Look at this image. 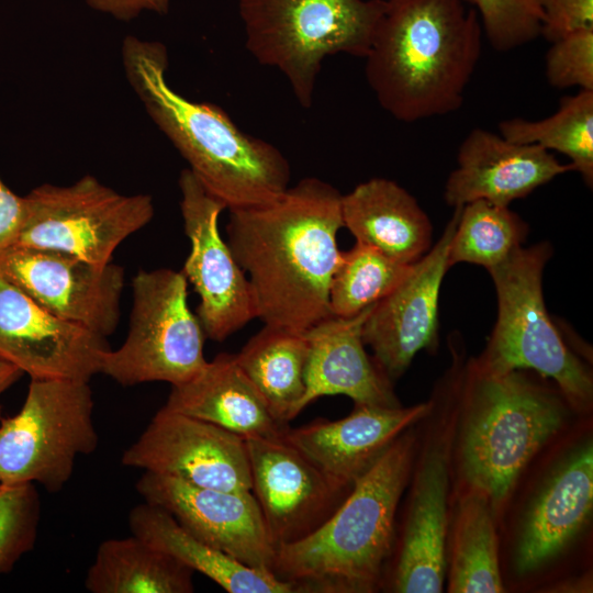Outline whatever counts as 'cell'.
Instances as JSON below:
<instances>
[{"instance_id":"8992f818","label":"cell","mask_w":593,"mask_h":593,"mask_svg":"<svg viewBox=\"0 0 593 593\" xmlns=\"http://www.w3.org/2000/svg\"><path fill=\"white\" fill-rule=\"evenodd\" d=\"M245 46L261 66L278 69L301 107L313 103L323 60L365 58L384 0H237Z\"/></svg>"},{"instance_id":"e575fe53","label":"cell","mask_w":593,"mask_h":593,"mask_svg":"<svg viewBox=\"0 0 593 593\" xmlns=\"http://www.w3.org/2000/svg\"><path fill=\"white\" fill-rule=\"evenodd\" d=\"M541 12L542 35L552 43L584 29L593 27V0H535Z\"/></svg>"},{"instance_id":"30bf717a","label":"cell","mask_w":593,"mask_h":593,"mask_svg":"<svg viewBox=\"0 0 593 593\" xmlns=\"http://www.w3.org/2000/svg\"><path fill=\"white\" fill-rule=\"evenodd\" d=\"M25 199V219L15 244L49 248L98 265L146 226L155 208L148 194H121L86 175L69 186L42 184Z\"/></svg>"},{"instance_id":"ba28073f","label":"cell","mask_w":593,"mask_h":593,"mask_svg":"<svg viewBox=\"0 0 593 593\" xmlns=\"http://www.w3.org/2000/svg\"><path fill=\"white\" fill-rule=\"evenodd\" d=\"M89 382L31 379L21 410L0 421V483H38L58 493L98 433Z\"/></svg>"},{"instance_id":"74e56055","label":"cell","mask_w":593,"mask_h":593,"mask_svg":"<svg viewBox=\"0 0 593 593\" xmlns=\"http://www.w3.org/2000/svg\"><path fill=\"white\" fill-rule=\"evenodd\" d=\"M22 374L23 371L21 369L0 357V395L11 385H13ZM1 419L2 416L0 405V421Z\"/></svg>"},{"instance_id":"484cf974","label":"cell","mask_w":593,"mask_h":593,"mask_svg":"<svg viewBox=\"0 0 593 593\" xmlns=\"http://www.w3.org/2000/svg\"><path fill=\"white\" fill-rule=\"evenodd\" d=\"M309 340L305 332L265 325L235 358L281 425L296 417L305 393Z\"/></svg>"},{"instance_id":"d4e9b609","label":"cell","mask_w":593,"mask_h":593,"mask_svg":"<svg viewBox=\"0 0 593 593\" xmlns=\"http://www.w3.org/2000/svg\"><path fill=\"white\" fill-rule=\"evenodd\" d=\"M132 535L200 572L228 593H292L272 573L247 567L186 530L164 508L144 502L128 514Z\"/></svg>"},{"instance_id":"4fadbf2b","label":"cell","mask_w":593,"mask_h":593,"mask_svg":"<svg viewBox=\"0 0 593 593\" xmlns=\"http://www.w3.org/2000/svg\"><path fill=\"white\" fill-rule=\"evenodd\" d=\"M122 463L201 488L251 491L245 438L164 406L125 449Z\"/></svg>"},{"instance_id":"603a6c76","label":"cell","mask_w":593,"mask_h":593,"mask_svg":"<svg viewBox=\"0 0 593 593\" xmlns=\"http://www.w3.org/2000/svg\"><path fill=\"white\" fill-rule=\"evenodd\" d=\"M343 227L356 242L412 265L432 247L433 226L416 199L398 182L372 178L342 194Z\"/></svg>"},{"instance_id":"6da1fadb","label":"cell","mask_w":593,"mask_h":593,"mask_svg":"<svg viewBox=\"0 0 593 593\" xmlns=\"http://www.w3.org/2000/svg\"><path fill=\"white\" fill-rule=\"evenodd\" d=\"M340 199L331 183L306 177L271 202L230 210L226 242L265 325L306 332L332 315Z\"/></svg>"},{"instance_id":"f546056e","label":"cell","mask_w":593,"mask_h":593,"mask_svg":"<svg viewBox=\"0 0 593 593\" xmlns=\"http://www.w3.org/2000/svg\"><path fill=\"white\" fill-rule=\"evenodd\" d=\"M527 223L510 206L477 200L460 209L448 248V265L467 262L486 270L523 246Z\"/></svg>"},{"instance_id":"f1b7e54d","label":"cell","mask_w":593,"mask_h":593,"mask_svg":"<svg viewBox=\"0 0 593 593\" xmlns=\"http://www.w3.org/2000/svg\"><path fill=\"white\" fill-rule=\"evenodd\" d=\"M504 586L499 567L496 534L488 499L466 496L456 521L449 592L497 593Z\"/></svg>"},{"instance_id":"836d02e7","label":"cell","mask_w":593,"mask_h":593,"mask_svg":"<svg viewBox=\"0 0 593 593\" xmlns=\"http://www.w3.org/2000/svg\"><path fill=\"white\" fill-rule=\"evenodd\" d=\"M551 44L545 58L549 85L593 90V27L572 32Z\"/></svg>"},{"instance_id":"4dcf8cb0","label":"cell","mask_w":593,"mask_h":593,"mask_svg":"<svg viewBox=\"0 0 593 593\" xmlns=\"http://www.w3.org/2000/svg\"><path fill=\"white\" fill-rule=\"evenodd\" d=\"M412 265L356 242L349 250L340 251L333 272L328 293L331 314L349 317L373 305L405 278Z\"/></svg>"},{"instance_id":"9c48e42d","label":"cell","mask_w":593,"mask_h":593,"mask_svg":"<svg viewBox=\"0 0 593 593\" xmlns=\"http://www.w3.org/2000/svg\"><path fill=\"white\" fill-rule=\"evenodd\" d=\"M187 278L168 268L139 270L126 339L108 349L100 372L124 387L192 379L206 363L204 332L187 301Z\"/></svg>"},{"instance_id":"5bb4252c","label":"cell","mask_w":593,"mask_h":593,"mask_svg":"<svg viewBox=\"0 0 593 593\" xmlns=\"http://www.w3.org/2000/svg\"><path fill=\"white\" fill-rule=\"evenodd\" d=\"M135 488L144 502L164 508L200 540L247 567L271 573L276 546L251 491L201 488L148 471Z\"/></svg>"},{"instance_id":"7a4b0ae2","label":"cell","mask_w":593,"mask_h":593,"mask_svg":"<svg viewBox=\"0 0 593 593\" xmlns=\"http://www.w3.org/2000/svg\"><path fill=\"white\" fill-rule=\"evenodd\" d=\"M121 52L127 82L146 113L225 209L265 204L289 188L290 164L275 145L243 132L219 105L170 87L163 43L126 36Z\"/></svg>"},{"instance_id":"d6986e66","label":"cell","mask_w":593,"mask_h":593,"mask_svg":"<svg viewBox=\"0 0 593 593\" xmlns=\"http://www.w3.org/2000/svg\"><path fill=\"white\" fill-rule=\"evenodd\" d=\"M430 409L429 403L409 407L356 404L344 418H318L296 428L288 427L283 438L332 481L351 489L404 430Z\"/></svg>"},{"instance_id":"8fae6325","label":"cell","mask_w":593,"mask_h":593,"mask_svg":"<svg viewBox=\"0 0 593 593\" xmlns=\"http://www.w3.org/2000/svg\"><path fill=\"white\" fill-rule=\"evenodd\" d=\"M178 184L184 233L191 246L181 272L199 294L197 316L205 337L221 343L256 318L250 284L219 230L224 204L189 168L180 172Z\"/></svg>"},{"instance_id":"83f0119b","label":"cell","mask_w":593,"mask_h":593,"mask_svg":"<svg viewBox=\"0 0 593 593\" xmlns=\"http://www.w3.org/2000/svg\"><path fill=\"white\" fill-rule=\"evenodd\" d=\"M506 139L538 145L570 159L585 184H593V90H580L563 97L558 110L541 120L507 119L499 124Z\"/></svg>"},{"instance_id":"52a82bcc","label":"cell","mask_w":593,"mask_h":593,"mask_svg":"<svg viewBox=\"0 0 593 593\" xmlns=\"http://www.w3.org/2000/svg\"><path fill=\"white\" fill-rule=\"evenodd\" d=\"M551 256L546 242L521 246L488 270L496 291L497 317L474 365L496 373L533 370L553 380L572 405L585 409L593 395L591 371L563 340L544 299L542 276Z\"/></svg>"},{"instance_id":"ffe728a7","label":"cell","mask_w":593,"mask_h":593,"mask_svg":"<svg viewBox=\"0 0 593 593\" xmlns=\"http://www.w3.org/2000/svg\"><path fill=\"white\" fill-rule=\"evenodd\" d=\"M371 307L349 317L331 315L305 332L309 356L301 411L325 395H346L355 404L402 406L392 381L365 349L362 324Z\"/></svg>"},{"instance_id":"cb8c5ba5","label":"cell","mask_w":593,"mask_h":593,"mask_svg":"<svg viewBox=\"0 0 593 593\" xmlns=\"http://www.w3.org/2000/svg\"><path fill=\"white\" fill-rule=\"evenodd\" d=\"M448 467L439 450L419 469L393 577L401 593L441 592L446 555Z\"/></svg>"},{"instance_id":"ac0fdd59","label":"cell","mask_w":593,"mask_h":593,"mask_svg":"<svg viewBox=\"0 0 593 593\" xmlns=\"http://www.w3.org/2000/svg\"><path fill=\"white\" fill-rule=\"evenodd\" d=\"M568 171H573L571 164H561L538 145L473 128L458 149L457 167L447 178L444 198L454 208L477 200L508 206Z\"/></svg>"},{"instance_id":"2e32d148","label":"cell","mask_w":593,"mask_h":593,"mask_svg":"<svg viewBox=\"0 0 593 593\" xmlns=\"http://www.w3.org/2000/svg\"><path fill=\"white\" fill-rule=\"evenodd\" d=\"M246 444L251 492L276 548L315 532L351 490L327 478L284 438Z\"/></svg>"},{"instance_id":"d590c367","label":"cell","mask_w":593,"mask_h":593,"mask_svg":"<svg viewBox=\"0 0 593 593\" xmlns=\"http://www.w3.org/2000/svg\"><path fill=\"white\" fill-rule=\"evenodd\" d=\"M25 219V199L0 178V253L14 245Z\"/></svg>"},{"instance_id":"4316f807","label":"cell","mask_w":593,"mask_h":593,"mask_svg":"<svg viewBox=\"0 0 593 593\" xmlns=\"http://www.w3.org/2000/svg\"><path fill=\"white\" fill-rule=\"evenodd\" d=\"M193 571L132 535L102 541L89 567L85 588L91 593H191Z\"/></svg>"},{"instance_id":"d6a6232c","label":"cell","mask_w":593,"mask_h":593,"mask_svg":"<svg viewBox=\"0 0 593 593\" xmlns=\"http://www.w3.org/2000/svg\"><path fill=\"white\" fill-rule=\"evenodd\" d=\"M479 15L483 34L497 52L524 46L541 30V12L535 0H463Z\"/></svg>"},{"instance_id":"277c9868","label":"cell","mask_w":593,"mask_h":593,"mask_svg":"<svg viewBox=\"0 0 593 593\" xmlns=\"http://www.w3.org/2000/svg\"><path fill=\"white\" fill-rule=\"evenodd\" d=\"M414 443L412 434L403 433L321 527L276 548L271 573L290 584L292 593H366L378 588L392 552Z\"/></svg>"},{"instance_id":"9a60e30c","label":"cell","mask_w":593,"mask_h":593,"mask_svg":"<svg viewBox=\"0 0 593 593\" xmlns=\"http://www.w3.org/2000/svg\"><path fill=\"white\" fill-rule=\"evenodd\" d=\"M461 206L440 238L405 278L374 303L362 324V340L373 360L392 381L400 378L416 354L437 344L439 292L448 265V248Z\"/></svg>"},{"instance_id":"44dd1931","label":"cell","mask_w":593,"mask_h":593,"mask_svg":"<svg viewBox=\"0 0 593 593\" xmlns=\"http://www.w3.org/2000/svg\"><path fill=\"white\" fill-rule=\"evenodd\" d=\"M164 407L212 423L245 439L283 438L289 427L275 419L235 355L226 353L206 361L192 379L171 385Z\"/></svg>"},{"instance_id":"7402d4cb","label":"cell","mask_w":593,"mask_h":593,"mask_svg":"<svg viewBox=\"0 0 593 593\" xmlns=\"http://www.w3.org/2000/svg\"><path fill=\"white\" fill-rule=\"evenodd\" d=\"M592 506L593 449L588 444L558 468L530 506L515 553L517 573H528L563 550Z\"/></svg>"},{"instance_id":"5b68a950","label":"cell","mask_w":593,"mask_h":593,"mask_svg":"<svg viewBox=\"0 0 593 593\" xmlns=\"http://www.w3.org/2000/svg\"><path fill=\"white\" fill-rule=\"evenodd\" d=\"M523 371L496 373L473 365L468 384L461 470L475 492L495 503L563 422L560 400Z\"/></svg>"},{"instance_id":"7c38bea8","label":"cell","mask_w":593,"mask_h":593,"mask_svg":"<svg viewBox=\"0 0 593 593\" xmlns=\"http://www.w3.org/2000/svg\"><path fill=\"white\" fill-rule=\"evenodd\" d=\"M0 276L52 314L103 337L120 322L124 271L112 262L14 244L0 253Z\"/></svg>"},{"instance_id":"e0dca14e","label":"cell","mask_w":593,"mask_h":593,"mask_svg":"<svg viewBox=\"0 0 593 593\" xmlns=\"http://www.w3.org/2000/svg\"><path fill=\"white\" fill-rule=\"evenodd\" d=\"M108 349L105 337L52 314L0 276V357L31 379L89 382Z\"/></svg>"},{"instance_id":"1f68e13d","label":"cell","mask_w":593,"mask_h":593,"mask_svg":"<svg viewBox=\"0 0 593 593\" xmlns=\"http://www.w3.org/2000/svg\"><path fill=\"white\" fill-rule=\"evenodd\" d=\"M40 519L41 500L34 483H0V575L33 549Z\"/></svg>"},{"instance_id":"8d00e7d4","label":"cell","mask_w":593,"mask_h":593,"mask_svg":"<svg viewBox=\"0 0 593 593\" xmlns=\"http://www.w3.org/2000/svg\"><path fill=\"white\" fill-rule=\"evenodd\" d=\"M171 0H86L87 4L120 21L128 22L143 11L166 14Z\"/></svg>"},{"instance_id":"3957f363","label":"cell","mask_w":593,"mask_h":593,"mask_svg":"<svg viewBox=\"0 0 593 593\" xmlns=\"http://www.w3.org/2000/svg\"><path fill=\"white\" fill-rule=\"evenodd\" d=\"M483 30L463 0H384L365 57L380 107L412 123L457 111L481 56Z\"/></svg>"}]
</instances>
